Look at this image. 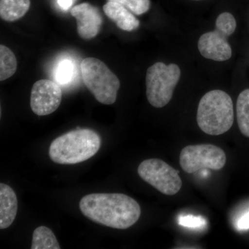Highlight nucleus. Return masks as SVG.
<instances>
[{
  "label": "nucleus",
  "instance_id": "f257e3e1",
  "mask_svg": "<svg viewBox=\"0 0 249 249\" xmlns=\"http://www.w3.org/2000/svg\"><path fill=\"white\" fill-rule=\"evenodd\" d=\"M85 217L101 225L116 229L133 226L142 213L133 198L121 193H93L83 196L79 203Z\"/></svg>",
  "mask_w": 249,
  "mask_h": 249
},
{
  "label": "nucleus",
  "instance_id": "f03ea898",
  "mask_svg": "<svg viewBox=\"0 0 249 249\" xmlns=\"http://www.w3.org/2000/svg\"><path fill=\"white\" fill-rule=\"evenodd\" d=\"M101 145V137L92 129H75L53 140L49 147V155L51 160L59 164H76L96 155Z\"/></svg>",
  "mask_w": 249,
  "mask_h": 249
},
{
  "label": "nucleus",
  "instance_id": "7ed1b4c3",
  "mask_svg": "<svg viewBox=\"0 0 249 249\" xmlns=\"http://www.w3.org/2000/svg\"><path fill=\"white\" fill-rule=\"evenodd\" d=\"M196 121L199 128L209 135H221L228 132L234 122L231 96L219 89L206 93L199 101Z\"/></svg>",
  "mask_w": 249,
  "mask_h": 249
},
{
  "label": "nucleus",
  "instance_id": "20e7f679",
  "mask_svg": "<svg viewBox=\"0 0 249 249\" xmlns=\"http://www.w3.org/2000/svg\"><path fill=\"white\" fill-rule=\"evenodd\" d=\"M82 78L85 86L98 102L111 105L116 102L120 80L99 59L87 58L80 64Z\"/></svg>",
  "mask_w": 249,
  "mask_h": 249
},
{
  "label": "nucleus",
  "instance_id": "39448f33",
  "mask_svg": "<svg viewBox=\"0 0 249 249\" xmlns=\"http://www.w3.org/2000/svg\"><path fill=\"white\" fill-rule=\"evenodd\" d=\"M181 76V70L175 64L156 62L147 70V101L156 108L165 107L173 98L174 89Z\"/></svg>",
  "mask_w": 249,
  "mask_h": 249
},
{
  "label": "nucleus",
  "instance_id": "423d86ee",
  "mask_svg": "<svg viewBox=\"0 0 249 249\" xmlns=\"http://www.w3.org/2000/svg\"><path fill=\"white\" fill-rule=\"evenodd\" d=\"M237 24L230 13L219 15L216 20V29L203 34L198 42V49L203 57L214 61H226L231 58L232 49L227 37L235 32Z\"/></svg>",
  "mask_w": 249,
  "mask_h": 249
},
{
  "label": "nucleus",
  "instance_id": "0eeeda50",
  "mask_svg": "<svg viewBox=\"0 0 249 249\" xmlns=\"http://www.w3.org/2000/svg\"><path fill=\"white\" fill-rule=\"evenodd\" d=\"M226 161L225 152L211 144L188 145L180 153V165L188 174L202 169L221 170Z\"/></svg>",
  "mask_w": 249,
  "mask_h": 249
},
{
  "label": "nucleus",
  "instance_id": "6e6552de",
  "mask_svg": "<svg viewBox=\"0 0 249 249\" xmlns=\"http://www.w3.org/2000/svg\"><path fill=\"white\" fill-rule=\"evenodd\" d=\"M179 172L163 160L149 159L139 165L138 174L145 182L166 196H174L181 190Z\"/></svg>",
  "mask_w": 249,
  "mask_h": 249
},
{
  "label": "nucleus",
  "instance_id": "1a4fd4ad",
  "mask_svg": "<svg viewBox=\"0 0 249 249\" xmlns=\"http://www.w3.org/2000/svg\"><path fill=\"white\" fill-rule=\"evenodd\" d=\"M62 97L61 88L55 82L47 79L38 80L31 89V109L36 115H49L58 109Z\"/></svg>",
  "mask_w": 249,
  "mask_h": 249
},
{
  "label": "nucleus",
  "instance_id": "9d476101",
  "mask_svg": "<svg viewBox=\"0 0 249 249\" xmlns=\"http://www.w3.org/2000/svg\"><path fill=\"white\" fill-rule=\"evenodd\" d=\"M70 14L76 18L77 31L81 38L90 40L99 34L103 19L96 6L89 3H82L72 8Z\"/></svg>",
  "mask_w": 249,
  "mask_h": 249
},
{
  "label": "nucleus",
  "instance_id": "9b49d317",
  "mask_svg": "<svg viewBox=\"0 0 249 249\" xmlns=\"http://www.w3.org/2000/svg\"><path fill=\"white\" fill-rule=\"evenodd\" d=\"M103 11L121 30L130 32L137 30L140 25V22L132 12L119 3L108 1L103 6Z\"/></svg>",
  "mask_w": 249,
  "mask_h": 249
},
{
  "label": "nucleus",
  "instance_id": "f8f14e48",
  "mask_svg": "<svg viewBox=\"0 0 249 249\" xmlns=\"http://www.w3.org/2000/svg\"><path fill=\"white\" fill-rule=\"evenodd\" d=\"M18 198L14 190L8 185L0 184V229H7L16 219Z\"/></svg>",
  "mask_w": 249,
  "mask_h": 249
},
{
  "label": "nucleus",
  "instance_id": "ddd939ff",
  "mask_svg": "<svg viewBox=\"0 0 249 249\" xmlns=\"http://www.w3.org/2000/svg\"><path fill=\"white\" fill-rule=\"evenodd\" d=\"M30 0H0V16L6 22H15L25 16Z\"/></svg>",
  "mask_w": 249,
  "mask_h": 249
},
{
  "label": "nucleus",
  "instance_id": "4468645a",
  "mask_svg": "<svg viewBox=\"0 0 249 249\" xmlns=\"http://www.w3.org/2000/svg\"><path fill=\"white\" fill-rule=\"evenodd\" d=\"M31 249H60L53 231L46 227H37L34 231Z\"/></svg>",
  "mask_w": 249,
  "mask_h": 249
},
{
  "label": "nucleus",
  "instance_id": "2eb2a0df",
  "mask_svg": "<svg viewBox=\"0 0 249 249\" xmlns=\"http://www.w3.org/2000/svg\"><path fill=\"white\" fill-rule=\"evenodd\" d=\"M237 120L241 133L249 138V89L244 90L237 98Z\"/></svg>",
  "mask_w": 249,
  "mask_h": 249
},
{
  "label": "nucleus",
  "instance_id": "dca6fc26",
  "mask_svg": "<svg viewBox=\"0 0 249 249\" xmlns=\"http://www.w3.org/2000/svg\"><path fill=\"white\" fill-rule=\"evenodd\" d=\"M17 67L14 52L6 46H0V80L3 81L14 76Z\"/></svg>",
  "mask_w": 249,
  "mask_h": 249
},
{
  "label": "nucleus",
  "instance_id": "f3484780",
  "mask_svg": "<svg viewBox=\"0 0 249 249\" xmlns=\"http://www.w3.org/2000/svg\"><path fill=\"white\" fill-rule=\"evenodd\" d=\"M74 71V65L70 60H62L55 70V80L60 84L66 85L73 78Z\"/></svg>",
  "mask_w": 249,
  "mask_h": 249
},
{
  "label": "nucleus",
  "instance_id": "a211bd4d",
  "mask_svg": "<svg viewBox=\"0 0 249 249\" xmlns=\"http://www.w3.org/2000/svg\"><path fill=\"white\" fill-rule=\"evenodd\" d=\"M123 5L137 16L147 13L150 8V0H108Z\"/></svg>",
  "mask_w": 249,
  "mask_h": 249
},
{
  "label": "nucleus",
  "instance_id": "6ab92c4d",
  "mask_svg": "<svg viewBox=\"0 0 249 249\" xmlns=\"http://www.w3.org/2000/svg\"><path fill=\"white\" fill-rule=\"evenodd\" d=\"M180 225L188 228H199L206 225V222L204 218L194 215L183 216L179 218Z\"/></svg>",
  "mask_w": 249,
  "mask_h": 249
},
{
  "label": "nucleus",
  "instance_id": "aec40b11",
  "mask_svg": "<svg viewBox=\"0 0 249 249\" xmlns=\"http://www.w3.org/2000/svg\"><path fill=\"white\" fill-rule=\"evenodd\" d=\"M237 226L240 230L249 229V211L239 219Z\"/></svg>",
  "mask_w": 249,
  "mask_h": 249
},
{
  "label": "nucleus",
  "instance_id": "412c9836",
  "mask_svg": "<svg viewBox=\"0 0 249 249\" xmlns=\"http://www.w3.org/2000/svg\"><path fill=\"white\" fill-rule=\"evenodd\" d=\"M73 0H58V4L63 10H68L71 7Z\"/></svg>",
  "mask_w": 249,
  "mask_h": 249
},
{
  "label": "nucleus",
  "instance_id": "4be33fe9",
  "mask_svg": "<svg viewBox=\"0 0 249 249\" xmlns=\"http://www.w3.org/2000/svg\"><path fill=\"white\" fill-rule=\"evenodd\" d=\"M196 1H199V0H196Z\"/></svg>",
  "mask_w": 249,
  "mask_h": 249
}]
</instances>
